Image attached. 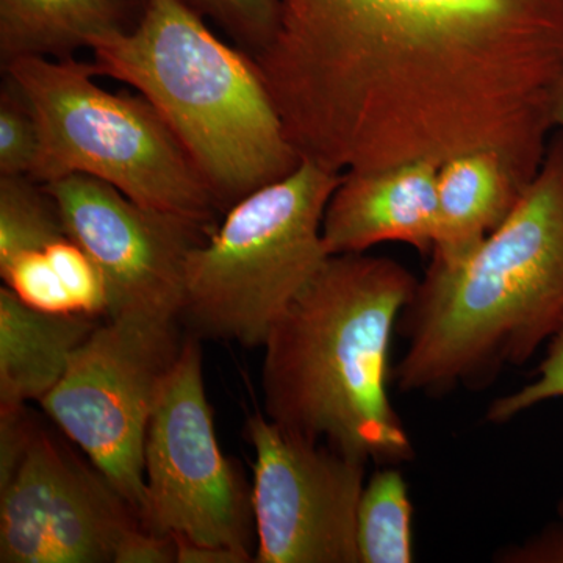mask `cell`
I'll list each match as a JSON object with an SVG mask.
<instances>
[{
	"label": "cell",
	"instance_id": "obj_25",
	"mask_svg": "<svg viewBox=\"0 0 563 563\" xmlns=\"http://www.w3.org/2000/svg\"><path fill=\"white\" fill-rule=\"evenodd\" d=\"M558 520L562 521V523H563V496H562L561 501H559V504H558Z\"/></svg>",
	"mask_w": 563,
	"mask_h": 563
},
{
	"label": "cell",
	"instance_id": "obj_19",
	"mask_svg": "<svg viewBox=\"0 0 563 563\" xmlns=\"http://www.w3.org/2000/svg\"><path fill=\"white\" fill-rule=\"evenodd\" d=\"M201 16L220 24L247 55L254 57L272 43L279 25V0H184Z\"/></svg>",
	"mask_w": 563,
	"mask_h": 563
},
{
	"label": "cell",
	"instance_id": "obj_13",
	"mask_svg": "<svg viewBox=\"0 0 563 563\" xmlns=\"http://www.w3.org/2000/svg\"><path fill=\"white\" fill-rule=\"evenodd\" d=\"M495 151L448 158L437 174V228L431 266L461 265L507 220L528 187Z\"/></svg>",
	"mask_w": 563,
	"mask_h": 563
},
{
	"label": "cell",
	"instance_id": "obj_22",
	"mask_svg": "<svg viewBox=\"0 0 563 563\" xmlns=\"http://www.w3.org/2000/svg\"><path fill=\"white\" fill-rule=\"evenodd\" d=\"M504 562L518 563H563V523L548 526L544 531L537 533L521 547L504 551Z\"/></svg>",
	"mask_w": 563,
	"mask_h": 563
},
{
	"label": "cell",
	"instance_id": "obj_21",
	"mask_svg": "<svg viewBox=\"0 0 563 563\" xmlns=\"http://www.w3.org/2000/svg\"><path fill=\"white\" fill-rule=\"evenodd\" d=\"M177 544L173 537L161 536L144 529H132L122 540L114 555V563H174Z\"/></svg>",
	"mask_w": 563,
	"mask_h": 563
},
{
	"label": "cell",
	"instance_id": "obj_11",
	"mask_svg": "<svg viewBox=\"0 0 563 563\" xmlns=\"http://www.w3.org/2000/svg\"><path fill=\"white\" fill-rule=\"evenodd\" d=\"M141 521L96 466L35 426L0 483V562L114 563Z\"/></svg>",
	"mask_w": 563,
	"mask_h": 563
},
{
	"label": "cell",
	"instance_id": "obj_15",
	"mask_svg": "<svg viewBox=\"0 0 563 563\" xmlns=\"http://www.w3.org/2000/svg\"><path fill=\"white\" fill-rule=\"evenodd\" d=\"M144 0H0L2 66L22 57L68 58L95 36L128 31Z\"/></svg>",
	"mask_w": 563,
	"mask_h": 563
},
{
	"label": "cell",
	"instance_id": "obj_16",
	"mask_svg": "<svg viewBox=\"0 0 563 563\" xmlns=\"http://www.w3.org/2000/svg\"><path fill=\"white\" fill-rule=\"evenodd\" d=\"M413 507L396 466H383L365 484L357 510L361 563L413 562Z\"/></svg>",
	"mask_w": 563,
	"mask_h": 563
},
{
	"label": "cell",
	"instance_id": "obj_14",
	"mask_svg": "<svg viewBox=\"0 0 563 563\" xmlns=\"http://www.w3.org/2000/svg\"><path fill=\"white\" fill-rule=\"evenodd\" d=\"M99 322L88 314L44 312L0 288V410L40 402Z\"/></svg>",
	"mask_w": 563,
	"mask_h": 563
},
{
	"label": "cell",
	"instance_id": "obj_8",
	"mask_svg": "<svg viewBox=\"0 0 563 563\" xmlns=\"http://www.w3.org/2000/svg\"><path fill=\"white\" fill-rule=\"evenodd\" d=\"M141 525L176 542L231 548L254 559L252 490L222 454L198 336H185L158 393L144 446Z\"/></svg>",
	"mask_w": 563,
	"mask_h": 563
},
{
	"label": "cell",
	"instance_id": "obj_2",
	"mask_svg": "<svg viewBox=\"0 0 563 563\" xmlns=\"http://www.w3.org/2000/svg\"><path fill=\"white\" fill-rule=\"evenodd\" d=\"M563 324V132L507 220L461 265L429 266L399 318L391 383L404 393L483 388Z\"/></svg>",
	"mask_w": 563,
	"mask_h": 563
},
{
	"label": "cell",
	"instance_id": "obj_1",
	"mask_svg": "<svg viewBox=\"0 0 563 563\" xmlns=\"http://www.w3.org/2000/svg\"><path fill=\"white\" fill-rule=\"evenodd\" d=\"M251 57L301 158L376 172L495 151L526 181L554 132L563 0H279Z\"/></svg>",
	"mask_w": 563,
	"mask_h": 563
},
{
	"label": "cell",
	"instance_id": "obj_24",
	"mask_svg": "<svg viewBox=\"0 0 563 563\" xmlns=\"http://www.w3.org/2000/svg\"><path fill=\"white\" fill-rule=\"evenodd\" d=\"M551 117H553L554 131L558 129L563 132V74L554 88Z\"/></svg>",
	"mask_w": 563,
	"mask_h": 563
},
{
	"label": "cell",
	"instance_id": "obj_12",
	"mask_svg": "<svg viewBox=\"0 0 563 563\" xmlns=\"http://www.w3.org/2000/svg\"><path fill=\"white\" fill-rule=\"evenodd\" d=\"M439 166L418 161L376 172H344L322 218L328 254H362L384 243L432 254Z\"/></svg>",
	"mask_w": 563,
	"mask_h": 563
},
{
	"label": "cell",
	"instance_id": "obj_20",
	"mask_svg": "<svg viewBox=\"0 0 563 563\" xmlns=\"http://www.w3.org/2000/svg\"><path fill=\"white\" fill-rule=\"evenodd\" d=\"M563 398V324L548 342L543 361L536 376L523 387L495 399L488 406L485 420L503 424L540 404Z\"/></svg>",
	"mask_w": 563,
	"mask_h": 563
},
{
	"label": "cell",
	"instance_id": "obj_17",
	"mask_svg": "<svg viewBox=\"0 0 563 563\" xmlns=\"http://www.w3.org/2000/svg\"><path fill=\"white\" fill-rule=\"evenodd\" d=\"M57 203L31 176H0V269L66 239Z\"/></svg>",
	"mask_w": 563,
	"mask_h": 563
},
{
	"label": "cell",
	"instance_id": "obj_3",
	"mask_svg": "<svg viewBox=\"0 0 563 563\" xmlns=\"http://www.w3.org/2000/svg\"><path fill=\"white\" fill-rule=\"evenodd\" d=\"M417 285L393 258L331 255L263 344L266 417L361 461H412L388 384L391 335Z\"/></svg>",
	"mask_w": 563,
	"mask_h": 563
},
{
	"label": "cell",
	"instance_id": "obj_9",
	"mask_svg": "<svg viewBox=\"0 0 563 563\" xmlns=\"http://www.w3.org/2000/svg\"><path fill=\"white\" fill-rule=\"evenodd\" d=\"M254 450L255 562L361 563L357 510L368 462L247 418Z\"/></svg>",
	"mask_w": 563,
	"mask_h": 563
},
{
	"label": "cell",
	"instance_id": "obj_4",
	"mask_svg": "<svg viewBox=\"0 0 563 563\" xmlns=\"http://www.w3.org/2000/svg\"><path fill=\"white\" fill-rule=\"evenodd\" d=\"M88 49L96 76L131 85L158 111L218 206L231 209L301 162L251 55L184 0H144L132 29L95 36Z\"/></svg>",
	"mask_w": 563,
	"mask_h": 563
},
{
	"label": "cell",
	"instance_id": "obj_10",
	"mask_svg": "<svg viewBox=\"0 0 563 563\" xmlns=\"http://www.w3.org/2000/svg\"><path fill=\"white\" fill-rule=\"evenodd\" d=\"M66 232L102 274L106 318L180 321L185 261L211 231L140 206L107 181L70 174L44 184Z\"/></svg>",
	"mask_w": 563,
	"mask_h": 563
},
{
	"label": "cell",
	"instance_id": "obj_5",
	"mask_svg": "<svg viewBox=\"0 0 563 563\" xmlns=\"http://www.w3.org/2000/svg\"><path fill=\"white\" fill-rule=\"evenodd\" d=\"M343 173L301 158L288 176L233 203L185 261L184 309L196 336L263 347L331 255L322 218Z\"/></svg>",
	"mask_w": 563,
	"mask_h": 563
},
{
	"label": "cell",
	"instance_id": "obj_7",
	"mask_svg": "<svg viewBox=\"0 0 563 563\" xmlns=\"http://www.w3.org/2000/svg\"><path fill=\"white\" fill-rule=\"evenodd\" d=\"M179 321L106 318L40 404L141 521L144 446L158 393L184 344Z\"/></svg>",
	"mask_w": 563,
	"mask_h": 563
},
{
	"label": "cell",
	"instance_id": "obj_18",
	"mask_svg": "<svg viewBox=\"0 0 563 563\" xmlns=\"http://www.w3.org/2000/svg\"><path fill=\"white\" fill-rule=\"evenodd\" d=\"M40 150V125L31 102L5 74L0 92V176H31Z\"/></svg>",
	"mask_w": 563,
	"mask_h": 563
},
{
	"label": "cell",
	"instance_id": "obj_6",
	"mask_svg": "<svg viewBox=\"0 0 563 563\" xmlns=\"http://www.w3.org/2000/svg\"><path fill=\"white\" fill-rule=\"evenodd\" d=\"M38 121L40 184L85 174L147 209L210 229L220 209L209 185L158 111L143 96L96 84L91 63L22 57L3 66Z\"/></svg>",
	"mask_w": 563,
	"mask_h": 563
},
{
	"label": "cell",
	"instance_id": "obj_23",
	"mask_svg": "<svg viewBox=\"0 0 563 563\" xmlns=\"http://www.w3.org/2000/svg\"><path fill=\"white\" fill-rule=\"evenodd\" d=\"M177 563H247L254 562L250 555L231 548L209 547L190 542H176Z\"/></svg>",
	"mask_w": 563,
	"mask_h": 563
}]
</instances>
